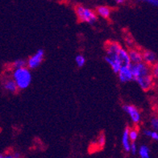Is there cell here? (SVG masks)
<instances>
[{"label":"cell","mask_w":158,"mask_h":158,"mask_svg":"<svg viewBox=\"0 0 158 158\" xmlns=\"http://www.w3.org/2000/svg\"><path fill=\"white\" fill-rule=\"evenodd\" d=\"M12 79L15 81L18 89H27L31 82V73L29 69L25 67L17 68L12 73Z\"/></svg>","instance_id":"cell-2"},{"label":"cell","mask_w":158,"mask_h":158,"mask_svg":"<svg viewBox=\"0 0 158 158\" xmlns=\"http://www.w3.org/2000/svg\"><path fill=\"white\" fill-rule=\"evenodd\" d=\"M4 89L10 93H15L18 90V86H17L15 81L11 79H6L3 83Z\"/></svg>","instance_id":"cell-12"},{"label":"cell","mask_w":158,"mask_h":158,"mask_svg":"<svg viewBox=\"0 0 158 158\" xmlns=\"http://www.w3.org/2000/svg\"><path fill=\"white\" fill-rule=\"evenodd\" d=\"M27 66V61L23 59H19V60H16L15 62L13 63V67L15 69L17 68H22V67Z\"/></svg>","instance_id":"cell-16"},{"label":"cell","mask_w":158,"mask_h":158,"mask_svg":"<svg viewBox=\"0 0 158 158\" xmlns=\"http://www.w3.org/2000/svg\"><path fill=\"white\" fill-rule=\"evenodd\" d=\"M118 57L120 60L121 67L127 66V65H130L131 64L130 57H129L128 52L123 49V48H120V49L118 51Z\"/></svg>","instance_id":"cell-9"},{"label":"cell","mask_w":158,"mask_h":158,"mask_svg":"<svg viewBox=\"0 0 158 158\" xmlns=\"http://www.w3.org/2000/svg\"><path fill=\"white\" fill-rule=\"evenodd\" d=\"M150 150L148 146L142 145L139 148V154L141 158H148L149 157Z\"/></svg>","instance_id":"cell-14"},{"label":"cell","mask_w":158,"mask_h":158,"mask_svg":"<svg viewBox=\"0 0 158 158\" xmlns=\"http://www.w3.org/2000/svg\"><path fill=\"white\" fill-rule=\"evenodd\" d=\"M139 1L142 2H145V3H148V4L154 6H158V0H139Z\"/></svg>","instance_id":"cell-21"},{"label":"cell","mask_w":158,"mask_h":158,"mask_svg":"<svg viewBox=\"0 0 158 158\" xmlns=\"http://www.w3.org/2000/svg\"><path fill=\"white\" fill-rule=\"evenodd\" d=\"M152 76L153 78H157L158 77V65L157 64H153V68L152 70Z\"/></svg>","instance_id":"cell-20"},{"label":"cell","mask_w":158,"mask_h":158,"mask_svg":"<svg viewBox=\"0 0 158 158\" xmlns=\"http://www.w3.org/2000/svg\"><path fill=\"white\" fill-rule=\"evenodd\" d=\"M44 51L43 49H38L34 55L28 59L27 61V66L28 69H34L39 66L42 60L44 59Z\"/></svg>","instance_id":"cell-4"},{"label":"cell","mask_w":158,"mask_h":158,"mask_svg":"<svg viewBox=\"0 0 158 158\" xmlns=\"http://www.w3.org/2000/svg\"><path fill=\"white\" fill-rule=\"evenodd\" d=\"M142 57L144 63L150 65V64H156V55L152 51L146 50L142 53Z\"/></svg>","instance_id":"cell-8"},{"label":"cell","mask_w":158,"mask_h":158,"mask_svg":"<svg viewBox=\"0 0 158 158\" xmlns=\"http://www.w3.org/2000/svg\"><path fill=\"white\" fill-rule=\"evenodd\" d=\"M139 135V131L136 128H129L128 131V136L129 139L131 142H135L138 138Z\"/></svg>","instance_id":"cell-15"},{"label":"cell","mask_w":158,"mask_h":158,"mask_svg":"<svg viewBox=\"0 0 158 158\" xmlns=\"http://www.w3.org/2000/svg\"><path fill=\"white\" fill-rule=\"evenodd\" d=\"M121 46L117 42H108L106 44V56L105 60L111 67L114 73H118L121 68V62L118 57V51Z\"/></svg>","instance_id":"cell-1"},{"label":"cell","mask_w":158,"mask_h":158,"mask_svg":"<svg viewBox=\"0 0 158 158\" xmlns=\"http://www.w3.org/2000/svg\"><path fill=\"white\" fill-rule=\"evenodd\" d=\"M3 158V157H5V155H3V154H0V158Z\"/></svg>","instance_id":"cell-27"},{"label":"cell","mask_w":158,"mask_h":158,"mask_svg":"<svg viewBox=\"0 0 158 158\" xmlns=\"http://www.w3.org/2000/svg\"><path fill=\"white\" fill-rule=\"evenodd\" d=\"M97 14H98V15H100L101 17L104 18V19H106L108 18L110 15V9L109 8L108 6H99L97 7Z\"/></svg>","instance_id":"cell-13"},{"label":"cell","mask_w":158,"mask_h":158,"mask_svg":"<svg viewBox=\"0 0 158 158\" xmlns=\"http://www.w3.org/2000/svg\"><path fill=\"white\" fill-rule=\"evenodd\" d=\"M114 1L116 2L117 4H123L126 2V0H114Z\"/></svg>","instance_id":"cell-25"},{"label":"cell","mask_w":158,"mask_h":158,"mask_svg":"<svg viewBox=\"0 0 158 158\" xmlns=\"http://www.w3.org/2000/svg\"><path fill=\"white\" fill-rule=\"evenodd\" d=\"M135 81L137 82L139 87L141 88L143 90L147 91L152 87V84H153V77L152 76V73H149V74L144 75L143 77H139Z\"/></svg>","instance_id":"cell-7"},{"label":"cell","mask_w":158,"mask_h":158,"mask_svg":"<svg viewBox=\"0 0 158 158\" xmlns=\"http://www.w3.org/2000/svg\"><path fill=\"white\" fill-rule=\"evenodd\" d=\"M131 64L127 65V66H122L119 69L118 73H117L118 74L119 81L121 82H123V83L133 81V77H132V73H131Z\"/></svg>","instance_id":"cell-6"},{"label":"cell","mask_w":158,"mask_h":158,"mask_svg":"<svg viewBox=\"0 0 158 158\" xmlns=\"http://www.w3.org/2000/svg\"><path fill=\"white\" fill-rule=\"evenodd\" d=\"M123 110L128 114L131 121L134 123H139L141 120V114L136 107L133 105H124L123 106Z\"/></svg>","instance_id":"cell-5"},{"label":"cell","mask_w":158,"mask_h":158,"mask_svg":"<svg viewBox=\"0 0 158 158\" xmlns=\"http://www.w3.org/2000/svg\"><path fill=\"white\" fill-rule=\"evenodd\" d=\"M151 125H152V127L155 130V131H157L158 130V119L157 118H152V120H151Z\"/></svg>","instance_id":"cell-22"},{"label":"cell","mask_w":158,"mask_h":158,"mask_svg":"<svg viewBox=\"0 0 158 158\" xmlns=\"http://www.w3.org/2000/svg\"><path fill=\"white\" fill-rule=\"evenodd\" d=\"M150 137L152 138V139H154V140H158L157 131H152V133H151V135H150Z\"/></svg>","instance_id":"cell-23"},{"label":"cell","mask_w":158,"mask_h":158,"mask_svg":"<svg viewBox=\"0 0 158 158\" xmlns=\"http://www.w3.org/2000/svg\"><path fill=\"white\" fill-rule=\"evenodd\" d=\"M129 57L131 60V62L132 64L135 63H139L143 61V57H142V53L135 49H131L128 52Z\"/></svg>","instance_id":"cell-10"},{"label":"cell","mask_w":158,"mask_h":158,"mask_svg":"<svg viewBox=\"0 0 158 158\" xmlns=\"http://www.w3.org/2000/svg\"><path fill=\"white\" fill-rule=\"evenodd\" d=\"M151 133H152V131H151V130H148V129H146V130H144V131H143V134H144L146 136H148V137H150Z\"/></svg>","instance_id":"cell-24"},{"label":"cell","mask_w":158,"mask_h":158,"mask_svg":"<svg viewBox=\"0 0 158 158\" xmlns=\"http://www.w3.org/2000/svg\"><path fill=\"white\" fill-rule=\"evenodd\" d=\"M129 152H131L132 155H135V154L137 153V146H136L135 142H132L130 144V151Z\"/></svg>","instance_id":"cell-19"},{"label":"cell","mask_w":158,"mask_h":158,"mask_svg":"<svg viewBox=\"0 0 158 158\" xmlns=\"http://www.w3.org/2000/svg\"><path fill=\"white\" fill-rule=\"evenodd\" d=\"M13 158H18V157H20V154L19 152H15V153H13L12 154Z\"/></svg>","instance_id":"cell-26"},{"label":"cell","mask_w":158,"mask_h":158,"mask_svg":"<svg viewBox=\"0 0 158 158\" xmlns=\"http://www.w3.org/2000/svg\"><path fill=\"white\" fill-rule=\"evenodd\" d=\"M105 143H106V137L103 134H102L98 136V139H97V144L100 147H102V146H104Z\"/></svg>","instance_id":"cell-18"},{"label":"cell","mask_w":158,"mask_h":158,"mask_svg":"<svg viewBox=\"0 0 158 158\" xmlns=\"http://www.w3.org/2000/svg\"><path fill=\"white\" fill-rule=\"evenodd\" d=\"M75 61L77 63V65L78 67H82L85 63V56L82 55H77L75 58Z\"/></svg>","instance_id":"cell-17"},{"label":"cell","mask_w":158,"mask_h":158,"mask_svg":"<svg viewBox=\"0 0 158 158\" xmlns=\"http://www.w3.org/2000/svg\"><path fill=\"white\" fill-rule=\"evenodd\" d=\"M75 12L80 22L94 24L98 20V15L95 11L83 6H77L75 8Z\"/></svg>","instance_id":"cell-3"},{"label":"cell","mask_w":158,"mask_h":158,"mask_svg":"<svg viewBox=\"0 0 158 158\" xmlns=\"http://www.w3.org/2000/svg\"><path fill=\"white\" fill-rule=\"evenodd\" d=\"M128 131L129 127H127L124 129L123 133V136H122V145H123V150L125 152H128L130 151V139L128 136Z\"/></svg>","instance_id":"cell-11"}]
</instances>
